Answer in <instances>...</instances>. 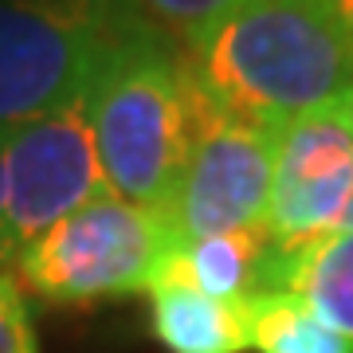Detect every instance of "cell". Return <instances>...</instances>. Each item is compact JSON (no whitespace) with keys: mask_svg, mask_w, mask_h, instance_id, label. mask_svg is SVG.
<instances>
[{"mask_svg":"<svg viewBox=\"0 0 353 353\" xmlns=\"http://www.w3.org/2000/svg\"><path fill=\"white\" fill-rule=\"evenodd\" d=\"M181 48L216 114L275 134L353 90V48L330 0H232Z\"/></svg>","mask_w":353,"mask_h":353,"instance_id":"cell-1","label":"cell"},{"mask_svg":"<svg viewBox=\"0 0 353 353\" xmlns=\"http://www.w3.org/2000/svg\"><path fill=\"white\" fill-rule=\"evenodd\" d=\"M83 106L106 189L157 212L216 114L185 48L157 28H141L114 48Z\"/></svg>","mask_w":353,"mask_h":353,"instance_id":"cell-2","label":"cell"},{"mask_svg":"<svg viewBox=\"0 0 353 353\" xmlns=\"http://www.w3.org/2000/svg\"><path fill=\"white\" fill-rule=\"evenodd\" d=\"M141 28L126 0H0V130L87 99Z\"/></svg>","mask_w":353,"mask_h":353,"instance_id":"cell-3","label":"cell"},{"mask_svg":"<svg viewBox=\"0 0 353 353\" xmlns=\"http://www.w3.org/2000/svg\"><path fill=\"white\" fill-rule=\"evenodd\" d=\"M173 236L157 208L102 192L20 252L12 279L51 306H87L153 287Z\"/></svg>","mask_w":353,"mask_h":353,"instance_id":"cell-4","label":"cell"},{"mask_svg":"<svg viewBox=\"0 0 353 353\" xmlns=\"http://www.w3.org/2000/svg\"><path fill=\"white\" fill-rule=\"evenodd\" d=\"M102 192L110 189L83 99L4 130V236L16 259L48 228Z\"/></svg>","mask_w":353,"mask_h":353,"instance_id":"cell-5","label":"cell"},{"mask_svg":"<svg viewBox=\"0 0 353 353\" xmlns=\"http://www.w3.org/2000/svg\"><path fill=\"white\" fill-rule=\"evenodd\" d=\"M271 173H275V130L212 114L161 204V220L173 236V248L263 224Z\"/></svg>","mask_w":353,"mask_h":353,"instance_id":"cell-6","label":"cell"},{"mask_svg":"<svg viewBox=\"0 0 353 353\" xmlns=\"http://www.w3.org/2000/svg\"><path fill=\"white\" fill-rule=\"evenodd\" d=\"M353 189V130L341 106L303 114L275 134V173L267 196V232L303 243L338 232Z\"/></svg>","mask_w":353,"mask_h":353,"instance_id":"cell-7","label":"cell"},{"mask_svg":"<svg viewBox=\"0 0 353 353\" xmlns=\"http://www.w3.org/2000/svg\"><path fill=\"white\" fill-rule=\"evenodd\" d=\"M263 290L299 294L322 322L353 341V232H330L303 243L275 240Z\"/></svg>","mask_w":353,"mask_h":353,"instance_id":"cell-8","label":"cell"},{"mask_svg":"<svg viewBox=\"0 0 353 353\" xmlns=\"http://www.w3.org/2000/svg\"><path fill=\"white\" fill-rule=\"evenodd\" d=\"M150 326L165 353H252L248 299H212L181 283H153Z\"/></svg>","mask_w":353,"mask_h":353,"instance_id":"cell-9","label":"cell"},{"mask_svg":"<svg viewBox=\"0 0 353 353\" xmlns=\"http://www.w3.org/2000/svg\"><path fill=\"white\" fill-rule=\"evenodd\" d=\"M271 248H275V236L267 232V224L176 243L165 255L153 283H181V287L204 290L212 299H252L263 290Z\"/></svg>","mask_w":353,"mask_h":353,"instance_id":"cell-10","label":"cell"},{"mask_svg":"<svg viewBox=\"0 0 353 353\" xmlns=\"http://www.w3.org/2000/svg\"><path fill=\"white\" fill-rule=\"evenodd\" d=\"M252 306L255 353H353V341L310 310L299 294L263 290L248 299Z\"/></svg>","mask_w":353,"mask_h":353,"instance_id":"cell-11","label":"cell"},{"mask_svg":"<svg viewBox=\"0 0 353 353\" xmlns=\"http://www.w3.org/2000/svg\"><path fill=\"white\" fill-rule=\"evenodd\" d=\"M126 4L150 28L173 36L176 43H185L196 28L208 24V20H212L220 8H228L232 0H126Z\"/></svg>","mask_w":353,"mask_h":353,"instance_id":"cell-12","label":"cell"},{"mask_svg":"<svg viewBox=\"0 0 353 353\" xmlns=\"http://www.w3.org/2000/svg\"><path fill=\"white\" fill-rule=\"evenodd\" d=\"M0 353H39L28 294L12 275H0Z\"/></svg>","mask_w":353,"mask_h":353,"instance_id":"cell-13","label":"cell"},{"mask_svg":"<svg viewBox=\"0 0 353 353\" xmlns=\"http://www.w3.org/2000/svg\"><path fill=\"white\" fill-rule=\"evenodd\" d=\"M16 252L8 236H4V130H0V275H12Z\"/></svg>","mask_w":353,"mask_h":353,"instance_id":"cell-14","label":"cell"},{"mask_svg":"<svg viewBox=\"0 0 353 353\" xmlns=\"http://www.w3.org/2000/svg\"><path fill=\"white\" fill-rule=\"evenodd\" d=\"M330 8H334L341 32H345V39H350V48H353V0H330Z\"/></svg>","mask_w":353,"mask_h":353,"instance_id":"cell-15","label":"cell"},{"mask_svg":"<svg viewBox=\"0 0 353 353\" xmlns=\"http://www.w3.org/2000/svg\"><path fill=\"white\" fill-rule=\"evenodd\" d=\"M338 232H353V189H350V201H345V212L338 220Z\"/></svg>","mask_w":353,"mask_h":353,"instance_id":"cell-16","label":"cell"},{"mask_svg":"<svg viewBox=\"0 0 353 353\" xmlns=\"http://www.w3.org/2000/svg\"><path fill=\"white\" fill-rule=\"evenodd\" d=\"M341 110H345V122H350V130H353V90L345 94V102H341Z\"/></svg>","mask_w":353,"mask_h":353,"instance_id":"cell-17","label":"cell"}]
</instances>
